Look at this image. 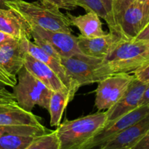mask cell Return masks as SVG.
Wrapping results in <instances>:
<instances>
[{
	"mask_svg": "<svg viewBox=\"0 0 149 149\" xmlns=\"http://www.w3.org/2000/svg\"><path fill=\"white\" fill-rule=\"evenodd\" d=\"M8 7L29 25H34L53 31L72 32L69 17L58 8L48 7L39 1L28 2L23 0L9 3Z\"/></svg>",
	"mask_w": 149,
	"mask_h": 149,
	"instance_id": "obj_2",
	"label": "cell"
},
{
	"mask_svg": "<svg viewBox=\"0 0 149 149\" xmlns=\"http://www.w3.org/2000/svg\"><path fill=\"white\" fill-rule=\"evenodd\" d=\"M49 131L43 125H0V136L5 135L37 136Z\"/></svg>",
	"mask_w": 149,
	"mask_h": 149,
	"instance_id": "obj_20",
	"label": "cell"
},
{
	"mask_svg": "<svg viewBox=\"0 0 149 149\" xmlns=\"http://www.w3.org/2000/svg\"></svg>",
	"mask_w": 149,
	"mask_h": 149,
	"instance_id": "obj_37",
	"label": "cell"
},
{
	"mask_svg": "<svg viewBox=\"0 0 149 149\" xmlns=\"http://www.w3.org/2000/svg\"><path fill=\"white\" fill-rule=\"evenodd\" d=\"M71 26H74L79 30L81 36L93 38L106 34L102 26L100 17L94 12H87L84 15L74 16L67 13Z\"/></svg>",
	"mask_w": 149,
	"mask_h": 149,
	"instance_id": "obj_18",
	"label": "cell"
},
{
	"mask_svg": "<svg viewBox=\"0 0 149 149\" xmlns=\"http://www.w3.org/2000/svg\"><path fill=\"white\" fill-rule=\"evenodd\" d=\"M100 61V58H92L83 54L61 59L66 74L78 88L95 83L94 71Z\"/></svg>",
	"mask_w": 149,
	"mask_h": 149,
	"instance_id": "obj_7",
	"label": "cell"
},
{
	"mask_svg": "<svg viewBox=\"0 0 149 149\" xmlns=\"http://www.w3.org/2000/svg\"><path fill=\"white\" fill-rule=\"evenodd\" d=\"M135 1V0H118L116 9V20L118 26H119V28H120L119 22H120L121 17H122L124 12H125V10H126V9Z\"/></svg>",
	"mask_w": 149,
	"mask_h": 149,
	"instance_id": "obj_29",
	"label": "cell"
},
{
	"mask_svg": "<svg viewBox=\"0 0 149 149\" xmlns=\"http://www.w3.org/2000/svg\"><path fill=\"white\" fill-rule=\"evenodd\" d=\"M77 39L79 47L83 55L102 59L109 53L118 42L125 39L116 33L109 32L103 36L93 38H87L80 35Z\"/></svg>",
	"mask_w": 149,
	"mask_h": 149,
	"instance_id": "obj_13",
	"label": "cell"
},
{
	"mask_svg": "<svg viewBox=\"0 0 149 149\" xmlns=\"http://www.w3.org/2000/svg\"><path fill=\"white\" fill-rule=\"evenodd\" d=\"M35 136L5 135L0 136V149H28Z\"/></svg>",
	"mask_w": 149,
	"mask_h": 149,
	"instance_id": "obj_22",
	"label": "cell"
},
{
	"mask_svg": "<svg viewBox=\"0 0 149 149\" xmlns=\"http://www.w3.org/2000/svg\"><path fill=\"white\" fill-rule=\"evenodd\" d=\"M31 31L47 40L58 52L61 58H68L82 54L78 45L77 36L71 33L46 30L34 25H29Z\"/></svg>",
	"mask_w": 149,
	"mask_h": 149,
	"instance_id": "obj_11",
	"label": "cell"
},
{
	"mask_svg": "<svg viewBox=\"0 0 149 149\" xmlns=\"http://www.w3.org/2000/svg\"><path fill=\"white\" fill-rule=\"evenodd\" d=\"M31 36L33 39V43L36 46H38L40 49L45 51L46 53L49 54L51 56L54 57V58L61 61V58L59 54H58V52L55 50V48L52 46V45L47 40L42 38V36H39L37 33H36L33 31H31Z\"/></svg>",
	"mask_w": 149,
	"mask_h": 149,
	"instance_id": "obj_25",
	"label": "cell"
},
{
	"mask_svg": "<svg viewBox=\"0 0 149 149\" xmlns=\"http://www.w3.org/2000/svg\"><path fill=\"white\" fill-rule=\"evenodd\" d=\"M106 9L109 17V24L108 25L110 32L116 33L125 39L120 28L116 20V9L118 0H100Z\"/></svg>",
	"mask_w": 149,
	"mask_h": 149,
	"instance_id": "obj_24",
	"label": "cell"
},
{
	"mask_svg": "<svg viewBox=\"0 0 149 149\" xmlns=\"http://www.w3.org/2000/svg\"><path fill=\"white\" fill-rule=\"evenodd\" d=\"M134 39L138 41H146V42H149V23Z\"/></svg>",
	"mask_w": 149,
	"mask_h": 149,
	"instance_id": "obj_32",
	"label": "cell"
},
{
	"mask_svg": "<svg viewBox=\"0 0 149 149\" xmlns=\"http://www.w3.org/2000/svg\"><path fill=\"white\" fill-rule=\"evenodd\" d=\"M25 53L19 40L6 44L0 47V65L10 74L17 75L24 67Z\"/></svg>",
	"mask_w": 149,
	"mask_h": 149,
	"instance_id": "obj_17",
	"label": "cell"
},
{
	"mask_svg": "<svg viewBox=\"0 0 149 149\" xmlns=\"http://www.w3.org/2000/svg\"><path fill=\"white\" fill-rule=\"evenodd\" d=\"M0 83L4 86L13 87L17 83L16 75L10 74L0 65Z\"/></svg>",
	"mask_w": 149,
	"mask_h": 149,
	"instance_id": "obj_27",
	"label": "cell"
},
{
	"mask_svg": "<svg viewBox=\"0 0 149 149\" xmlns=\"http://www.w3.org/2000/svg\"><path fill=\"white\" fill-rule=\"evenodd\" d=\"M149 132V113L99 147L100 149H133Z\"/></svg>",
	"mask_w": 149,
	"mask_h": 149,
	"instance_id": "obj_12",
	"label": "cell"
},
{
	"mask_svg": "<svg viewBox=\"0 0 149 149\" xmlns=\"http://www.w3.org/2000/svg\"><path fill=\"white\" fill-rule=\"evenodd\" d=\"M148 23L149 2L135 0L124 12L119 26L125 39H134Z\"/></svg>",
	"mask_w": 149,
	"mask_h": 149,
	"instance_id": "obj_9",
	"label": "cell"
},
{
	"mask_svg": "<svg viewBox=\"0 0 149 149\" xmlns=\"http://www.w3.org/2000/svg\"><path fill=\"white\" fill-rule=\"evenodd\" d=\"M8 103H16L14 95L7 90L5 86L0 83V105Z\"/></svg>",
	"mask_w": 149,
	"mask_h": 149,
	"instance_id": "obj_28",
	"label": "cell"
},
{
	"mask_svg": "<svg viewBox=\"0 0 149 149\" xmlns=\"http://www.w3.org/2000/svg\"><path fill=\"white\" fill-rule=\"evenodd\" d=\"M149 113V104L138 106L132 111L124 115L108 127L100 129L83 147V149H92L101 146L109 140L123 132Z\"/></svg>",
	"mask_w": 149,
	"mask_h": 149,
	"instance_id": "obj_6",
	"label": "cell"
},
{
	"mask_svg": "<svg viewBox=\"0 0 149 149\" xmlns=\"http://www.w3.org/2000/svg\"><path fill=\"white\" fill-rule=\"evenodd\" d=\"M106 118V112L101 111L65 121L56 129L61 143L60 149H83L84 145L105 126Z\"/></svg>",
	"mask_w": 149,
	"mask_h": 149,
	"instance_id": "obj_3",
	"label": "cell"
},
{
	"mask_svg": "<svg viewBox=\"0 0 149 149\" xmlns=\"http://www.w3.org/2000/svg\"><path fill=\"white\" fill-rule=\"evenodd\" d=\"M24 67L32 75L34 76L52 91H63L70 93L59 77L49 67L26 52L24 55Z\"/></svg>",
	"mask_w": 149,
	"mask_h": 149,
	"instance_id": "obj_14",
	"label": "cell"
},
{
	"mask_svg": "<svg viewBox=\"0 0 149 149\" xmlns=\"http://www.w3.org/2000/svg\"><path fill=\"white\" fill-rule=\"evenodd\" d=\"M140 3H148L149 0H137Z\"/></svg>",
	"mask_w": 149,
	"mask_h": 149,
	"instance_id": "obj_36",
	"label": "cell"
},
{
	"mask_svg": "<svg viewBox=\"0 0 149 149\" xmlns=\"http://www.w3.org/2000/svg\"><path fill=\"white\" fill-rule=\"evenodd\" d=\"M61 143L56 130L35 136L28 149H60Z\"/></svg>",
	"mask_w": 149,
	"mask_h": 149,
	"instance_id": "obj_21",
	"label": "cell"
},
{
	"mask_svg": "<svg viewBox=\"0 0 149 149\" xmlns=\"http://www.w3.org/2000/svg\"><path fill=\"white\" fill-rule=\"evenodd\" d=\"M132 74L135 79L143 83H149V64L135 70Z\"/></svg>",
	"mask_w": 149,
	"mask_h": 149,
	"instance_id": "obj_30",
	"label": "cell"
},
{
	"mask_svg": "<svg viewBox=\"0 0 149 149\" xmlns=\"http://www.w3.org/2000/svg\"><path fill=\"white\" fill-rule=\"evenodd\" d=\"M0 31L12 35L19 41L32 38L29 25L11 9H0Z\"/></svg>",
	"mask_w": 149,
	"mask_h": 149,
	"instance_id": "obj_16",
	"label": "cell"
},
{
	"mask_svg": "<svg viewBox=\"0 0 149 149\" xmlns=\"http://www.w3.org/2000/svg\"><path fill=\"white\" fill-rule=\"evenodd\" d=\"M148 84L142 82L135 77L120 99L111 109L106 111L107 118L104 127L109 126L122 116L140 106L141 97Z\"/></svg>",
	"mask_w": 149,
	"mask_h": 149,
	"instance_id": "obj_8",
	"label": "cell"
},
{
	"mask_svg": "<svg viewBox=\"0 0 149 149\" xmlns=\"http://www.w3.org/2000/svg\"><path fill=\"white\" fill-rule=\"evenodd\" d=\"M134 78L133 74L119 73L109 76L97 82L95 106L97 111L111 109L126 92Z\"/></svg>",
	"mask_w": 149,
	"mask_h": 149,
	"instance_id": "obj_5",
	"label": "cell"
},
{
	"mask_svg": "<svg viewBox=\"0 0 149 149\" xmlns=\"http://www.w3.org/2000/svg\"><path fill=\"white\" fill-rule=\"evenodd\" d=\"M147 104H149V84L147 86L146 88L143 95L142 97H141V101H140V106Z\"/></svg>",
	"mask_w": 149,
	"mask_h": 149,
	"instance_id": "obj_34",
	"label": "cell"
},
{
	"mask_svg": "<svg viewBox=\"0 0 149 149\" xmlns=\"http://www.w3.org/2000/svg\"><path fill=\"white\" fill-rule=\"evenodd\" d=\"M133 149H149V132Z\"/></svg>",
	"mask_w": 149,
	"mask_h": 149,
	"instance_id": "obj_33",
	"label": "cell"
},
{
	"mask_svg": "<svg viewBox=\"0 0 149 149\" xmlns=\"http://www.w3.org/2000/svg\"><path fill=\"white\" fill-rule=\"evenodd\" d=\"M19 1V0H0V9L2 10H8V4L10 2Z\"/></svg>",
	"mask_w": 149,
	"mask_h": 149,
	"instance_id": "obj_35",
	"label": "cell"
},
{
	"mask_svg": "<svg viewBox=\"0 0 149 149\" xmlns=\"http://www.w3.org/2000/svg\"><path fill=\"white\" fill-rule=\"evenodd\" d=\"M74 99L69 92L53 91L49 99L47 111L50 116L51 127H58L61 125L63 113L70 101Z\"/></svg>",
	"mask_w": 149,
	"mask_h": 149,
	"instance_id": "obj_19",
	"label": "cell"
},
{
	"mask_svg": "<svg viewBox=\"0 0 149 149\" xmlns=\"http://www.w3.org/2000/svg\"><path fill=\"white\" fill-rule=\"evenodd\" d=\"M149 64V42L122 39L102 58L94 71L95 83L119 73H132Z\"/></svg>",
	"mask_w": 149,
	"mask_h": 149,
	"instance_id": "obj_1",
	"label": "cell"
},
{
	"mask_svg": "<svg viewBox=\"0 0 149 149\" xmlns=\"http://www.w3.org/2000/svg\"><path fill=\"white\" fill-rule=\"evenodd\" d=\"M78 7H81L87 12H94L109 24V17L100 0H76Z\"/></svg>",
	"mask_w": 149,
	"mask_h": 149,
	"instance_id": "obj_23",
	"label": "cell"
},
{
	"mask_svg": "<svg viewBox=\"0 0 149 149\" xmlns=\"http://www.w3.org/2000/svg\"><path fill=\"white\" fill-rule=\"evenodd\" d=\"M16 40H17V39L13 37L12 35L6 33V32L2 31H0V47Z\"/></svg>",
	"mask_w": 149,
	"mask_h": 149,
	"instance_id": "obj_31",
	"label": "cell"
},
{
	"mask_svg": "<svg viewBox=\"0 0 149 149\" xmlns=\"http://www.w3.org/2000/svg\"><path fill=\"white\" fill-rule=\"evenodd\" d=\"M17 75V83L13 87L17 104L27 111H31L36 106L47 110L53 91L32 75L25 67Z\"/></svg>",
	"mask_w": 149,
	"mask_h": 149,
	"instance_id": "obj_4",
	"label": "cell"
},
{
	"mask_svg": "<svg viewBox=\"0 0 149 149\" xmlns=\"http://www.w3.org/2000/svg\"><path fill=\"white\" fill-rule=\"evenodd\" d=\"M39 1L48 7L63 9L68 11L76 10L78 7L76 0H39Z\"/></svg>",
	"mask_w": 149,
	"mask_h": 149,
	"instance_id": "obj_26",
	"label": "cell"
},
{
	"mask_svg": "<svg viewBox=\"0 0 149 149\" xmlns=\"http://www.w3.org/2000/svg\"><path fill=\"white\" fill-rule=\"evenodd\" d=\"M20 45L25 52L49 67L59 77L64 85L68 89L73 97H74V95L79 88L73 83L68 74H66V71L60 60L46 53L45 51L42 50L33 42H32L31 39H25L20 40Z\"/></svg>",
	"mask_w": 149,
	"mask_h": 149,
	"instance_id": "obj_10",
	"label": "cell"
},
{
	"mask_svg": "<svg viewBox=\"0 0 149 149\" xmlns=\"http://www.w3.org/2000/svg\"><path fill=\"white\" fill-rule=\"evenodd\" d=\"M40 118L16 103L0 105V125H42Z\"/></svg>",
	"mask_w": 149,
	"mask_h": 149,
	"instance_id": "obj_15",
	"label": "cell"
}]
</instances>
